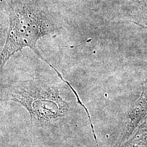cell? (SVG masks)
<instances>
[{
  "label": "cell",
  "instance_id": "6da1fadb",
  "mask_svg": "<svg viewBox=\"0 0 147 147\" xmlns=\"http://www.w3.org/2000/svg\"><path fill=\"white\" fill-rule=\"evenodd\" d=\"M1 2L8 14L9 22L1 53V69L14 55L26 47L31 49L50 68H55L37 47L38 40L57 31V25L51 16L45 11L30 5L12 4L5 0H1Z\"/></svg>",
  "mask_w": 147,
  "mask_h": 147
},
{
  "label": "cell",
  "instance_id": "7a4b0ae2",
  "mask_svg": "<svg viewBox=\"0 0 147 147\" xmlns=\"http://www.w3.org/2000/svg\"><path fill=\"white\" fill-rule=\"evenodd\" d=\"M5 99L20 103L32 116L48 119L68 110L69 103L61 96L54 85L39 79L20 81L6 88Z\"/></svg>",
  "mask_w": 147,
  "mask_h": 147
},
{
  "label": "cell",
  "instance_id": "3957f363",
  "mask_svg": "<svg viewBox=\"0 0 147 147\" xmlns=\"http://www.w3.org/2000/svg\"><path fill=\"white\" fill-rule=\"evenodd\" d=\"M147 111V99L144 91L140 99L134 105L130 114V122L129 123L124 137H128L136 127L137 124L146 113Z\"/></svg>",
  "mask_w": 147,
  "mask_h": 147
},
{
  "label": "cell",
  "instance_id": "277c9868",
  "mask_svg": "<svg viewBox=\"0 0 147 147\" xmlns=\"http://www.w3.org/2000/svg\"></svg>",
  "mask_w": 147,
  "mask_h": 147
}]
</instances>
